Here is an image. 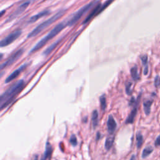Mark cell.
<instances>
[{
    "label": "cell",
    "mask_w": 160,
    "mask_h": 160,
    "mask_svg": "<svg viewBox=\"0 0 160 160\" xmlns=\"http://www.w3.org/2000/svg\"><path fill=\"white\" fill-rule=\"evenodd\" d=\"M131 75L134 81H137L139 80V75L138 72V68L135 66L131 69Z\"/></svg>",
    "instance_id": "d6986e66"
},
{
    "label": "cell",
    "mask_w": 160,
    "mask_h": 160,
    "mask_svg": "<svg viewBox=\"0 0 160 160\" xmlns=\"http://www.w3.org/2000/svg\"><path fill=\"white\" fill-rule=\"evenodd\" d=\"M148 73V66L144 67V75H147Z\"/></svg>",
    "instance_id": "83f0119b"
},
{
    "label": "cell",
    "mask_w": 160,
    "mask_h": 160,
    "mask_svg": "<svg viewBox=\"0 0 160 160\" xmlns=\"http://www.w3.org/2000/svg\"><path fill=\"white\" fill-rule=\"evenodd\" d=\"M153 148L151 146H147L143 150V153H142V158H146L147 156H148L150 155L151 154L153 151Z\"/></svg>",
    "instance_id": "ac0fdd59"
},
{
    "label": "cell",
    "mask_w": 160,
    "mask_h": 160,
    "mask_svg": "<svg viewBox=\"0 0 160 160\" xmlns=\"http://www.w3.org/2000/svg\"><path fill=\"white\" fill-rule=\"evenodd\" d=\"M113 2H114V0H107V1L104 4L101 5L100 9V13H101L102 11H103L107 7H108Z\"/></svg>",
    "instance_id": "7402d4cb"
},
{
    "label": "cell",
    "mask_w": 160,
    "mask_h": 160,
    "mask_svg": "<svg viewBox=\"0 0 160 160\" xmlns=\"http://www.w3.org/2000/svg\"><path fill=\"white\" fill-rule=\"evenodd\" d=\"M96 138H97V140H98L100 139V132H98Z\"/></svg>",
    "instance_id": "f1b7e54d"
},
{
    "label": "cell",
    "mask_w": 160,
    "mask_h": 160,
    "mask_svg": "<svg viewBox=\"0 0 160 160\" xmlns=\"http://www.w3.org/2000/svg\"><path fill=\"white\" fill-rule=\"evenodd\" d=\"M137 114V107H134V109L131 111V112L128 116L125 123L126 124H132L134 121V118L136 117V115Z\"/></svg>",
    "instance_id": "5bb4252c"
},
{
    "label": "cell",
    "mask_w": 160,
    "mask_h": 160,
    "mask_svg": "<svg viewBox=\"0 0 160 160\" xmlns=\"http://www.w3.org/2000/svg\"><path fill=\"white\" fill-rule=\"evenodd\" d=\"M66 13V9H61L59 11H58L57 13L50 17L47 20L43 21L41 24H40L39 25L37 26L36 28H34L28 34L27 38H31L33 37H34L38 35L39 33L42 32L44 30L47 28L48 27H50L51 24L54 23L55 21H56L58 20H59L61 17H62L65 13Z\"/></svg>",
    "instance_id": "3957f363"
},
{
    "label": "cell",
    "mask_w": 160,
    "mask_h": 160,
    "mask_svg": "<svg viewBox=\"0 0 160 160\" xmlns=\"http://www.w3.org/2000/svg\"><path fill=\"white\" fill-rule=\"evenodd\" d=\"M101 4L98 3L93 9V10L90 12L89 15L85 18V20L83 21V24H87L90 21H91L94 16H97L98 15L100 14V9L101 8Z\"/></svg>",
    "instance_id": "30bf717a"
},
{
    "label": "cell",
    "mask_w": 160,
    "mask_h": 160,
    "mask_svg": "<svg viewBox=\"0 0 160 160\" xmlns=\"http://www.w3.org/2000/svg\"><path fill=\"white\" fill-rule=\"evenodd\" d=\"M69 142L71 143V144L73 146H75L77 145L78 144V141H77V138L76 137V136L75 134H73L71 135V137L70 138V140Z\"/></svg>",
    "instance_id": "603a6c76"
},
{
    "label": "cell",
    "mask_w": 160,
    "mask_h": 160,
    "mask_svg": "<svg viewBox=\"0 0 160 160\" xmlns=\"http://www.w3.org/2000/svg\"><path fill=\"white\" fill-rule=\"evenodd\" d=\"M31 2H23L22 4H21L16 9L13 11L6 19L5 21V23H8L9 22H11L13 20H14L15 18H16L18 16H19L21 14H22L23 12L25 11L28 7L30 6Z\"/></svg>",
    "instance_id": "5b68a950"
},
{
    "label": "cell",
    "mask_w": 160,
    "mask_h": 160,
    "mask_svg": "<svg viewBox=\"0 0 160 160\" xmlns=\"http://www.w3.org/2000/svg\"><path fill=\"white\" fill-rule=\"evenodd\" d=\"M98 3H99L98 0H93V1H91L89 3L81 7L76 12H75L71 16V18L68 20V21L66 23V26L70 27L75 25L88 11H90L92 8H94Z\"/></svg>",
    "instance_id": "277c9868"
},
{
    "label": "cell",
    "mask_w": 160,
    "mask_h": 160,
    "mask_svg": "<svg viewBox=\"0 0 160 160\" xmlns=\"http://www.w3.org/2000/svg\"><path fill=\"white\" fill-rule=\"evenodd\" d=\"M52 153H53L52 146L50 143L47 142L46 144V150L44 151V155L43 158L41 159V160H47V159H49L50 158H51V156L52 155Z\"/></svg>",
    "instance_id": "7c38bea8"
},
{
    "label": "cell",
    "mask_w": 160,
    "mask_h": 160,
    "mask_svg": "<svg viewBox=\"0 0 160 160\" xmlns=\"http://www.w3.org/2000/svg\"><path fill=\"white\" fill-rule=\"evenodd\" d=\"M130 160H136V156H135L134 155H132V156H131V158H130Z\"/></svg>",
    "instance_id": "f546056e"
},
{
    "label": "cell",
    "mask_w": 160,
    "mask_h": 160,
    "mask_svg": "<svg viewBox=\"0 0 160 160\" xmlns=\"http://www.w3.org/2000/svg\"><path fill=\"white\" fill-rule=\"evenodd\" d=\"M28 65V64H24L22 66H21L20 67H19L18 69H16L15 71H14L9 76H8L6 78V79L5 80V83H10L11 81H12L13 80L16 78L20 75V74L27 68Z\"/></svg>",
    "instance_id": "ba28073f"
},
{
    "label": "cell",
    "mask_w": 160,
    "mask_h": 160,
    "mask_svg": "<svg viewBox=\"0 0 160 160\" xmlns=\"http://www.w3.org/2000/svg\"><path fill=\"white\" fill-rule=\"evenodd\" d=\"M153 103V100H146L143 103L144 111L146 115H149L151 112V106Z\"/></svg>",
    "instance_id": "9a60e30c"
},
{
    "label": "cell",
    "mask_w": 160,
    "mask_h": 160,
    "mask_svg": "<svg viewBox=\"0 0 160 160\" xmlns=\"http://www.w3.org/2000/svg\"><path fill=\"white\" fill-rule=\"evenodd\" d=\"M160 84V81H159V76H156L155 78V85L156 87H158L159 86Z\"/></svg>",
    "instance_id": "484cf974"
},
{
    "label": "cell",
    "mask_w": 160,
    "mask_h": 160,
    "mask_svg": "<svg viewBox=\"0 0 160 160\" xmlns=\"http://www.w3.org/2000/svg\"><path fill=\"white\" fill-rule=\"evenodd\" d=\"M131 85H132L131 83H128L126 85V93L128 94H131Z\"/></svg>",
    "instance_id": "d4e9b609"
},
{
    "label": "cell",
    "mask_w": 160,
    "mask_h": 160,
    "mask_svg": "<svg viewBox=\"0 0 160 160\" xmlns=\"http://www.w3.org/2000/svg\"><path fill=\"white\" fill-rule=\"evenodd\" d=\"M62 40V38L58 39V40H56L55 42H54L52 45H50L48 48H47L46 49V50L44 51V52L43 53V55L44 56H48L50 55L55 49L57 47V46L59 44V43L61 42V41Z\"/></svg>",
    "instance_id": "4fadbf2b"
},
{
    "label": "cell",
    "mask_w": 160,
    "mask_h": 160,
    "mask_svg": "<svg viewBox=\"0 0 160 160\" xmlns=\"http://www.w3.org/2000/svg\"><path fill=\"white\" fill-rule=\"evenodd\" d=\"M141 59L142 61V63L144 67L148 66V56L146 55H144L141 58Z\"/></svg>",
    "instance_id": "cb8c5ba5"
},
{
    "label": "cell",
    "mask_w": 160,
    "mask_h": 160,
    "mask_svg": "<svg viewBox=\"0 0 160 160\" xmlns=\"http://www.w3.org/2000/svg\"><path fill=\"white\" fill-rule=\"evenodd\" d=\"M23 53H24V49L23 48H21L18 51H16L15 53H13L10 57H9L5 63H3L1 65V69H3L4 68H7V67L11 66V65H13L23 55Z\"/></svg>",
    "instance_id": "52a82bcc"
},
{
    "label": "cell",
    "mask_w": 160,
    "mask_h": 160,
    "mask_svg": "<svg viewBox=\"0 0 160 160\" xmlns=\"http://www.w3.org/2000/svg\"><path fill=\"white\" fill-rule=\"evenodd\" d=\"M137 141L138 148H140L142 146V144H143V135L140 133H138L137 135Z\"/></svg>",
    "instance_id": "44dd1931"
},
{
    "label": "cell",
    "mask_w": 160,
    "mask_h": 160,
    "mask_svg": "<svg viewBox=\"0 0 160 160\" xmlns=\"http://www.w3.org/2000/svg\"><path fill=\"white\" fill-rule=\"evenodd\" d=\"M66 27H67L66 23H65V22H61L58 23L55 27H54L50 31V33H49L45 37H44L43 39H41L32 48V50L30 52V54L34 53L40 50V49H41L45 44H46L49 42V41H50L51 40L54 38L55 37L57 34H58Z\"/></svg>",
    "instance_id": "7a4b0ae2"
},
{
    "label": "cell",
    "mask_w": 160,
    "mask_h": 160,
    "mask_svg": "<svg viewBox=\"0 0 160 160\" xmlns=\"http://www.w3.org/2000/svg\"><path fill=\"white\" fill-rule=\"evenodd\" d=\"M34 160H37V158H36V159H34Z\"/></svg>",
    "instance_id": "1f68e13d"
},
{
    "label": "cell",
    "mask_w": 160,
    "mask_h": 160,
    "mask_svg": "<svg viewBox=\"0 0 160 160\" xmlns=\"http://www.w3.org/2000/svg\"><path fill=\"white\" fill-rule=\"evenodd\" d=\"M24 84L23 80H21L17 81L10 87L0 97V105L1 109H3L6 107L11 101L14 99V98L21 91Z\"/></svg>",
    "instance_id": "6da1fadb"
},
{
    "label": "cell",
    "mask_w": 160,
    "mask_h": 160,
    "mask_svg": "<svg viewBox=\"0 0 160 160\" xmlns=\"http://www.w3.org/2000/svg\"><path fill=\"white\" fill-rule=\"evenodd\" d=\"M100 105L101 108L102 110H105L106 108V98L105 94H103L100 98Z\"/></svg>",
    "instance_id": "ffe728a7"
},
{
    "label": "cell",
    "mask_w": 160,
    "mask_h": 160,
    "mask_svg": "<svg viewBox=\"0 0 160 160\" xmlns=\"http://www.w3.org/2000/svg\"><path fill=\"white\" fill-rule=\"evenodd\" d=\"M21 34L22 31L20 30L12 32L1 41L0 46H1V47H5L11 44V43H13L14 41H15L21 35Z\"/></svg>",
    "instance_id": "8992f818"
},
{
    "label": "cell",
    "mask_w": 160,
    "mask_h": 160,
    "mask_svg": "<svg viewBox=\"0 0 160 160\" xmlns=\"http://www.w3.org/2000/svg\"><path fill=\"white\" fill-rule=\"evenodd\" d=\"M155 144L156 146H160V135H159V136L157 137V138H156V140L155 141Z\"/></svg>",
    "instance_id": "4316f807"
},
{
    "label": "cell",
    "mask_w": 160,
    "mask_h": 160,
    "mask_svg": "<svg viewBox=\"0 0 160 160\" xmlns=\"http://www.w3.org/2000/svg\"><path fill=\"white\" fill-rule=\"evenodd\" d=\"M114 141H115V137L113 136V137H109L106 138V141H105V148L106 150L108 151L111 149V148L112 147V146L113 144Z\"/></svg>",
    "instance_id": "2e32d148"
},
{
    "label": "cell",
    "mask_w": 160,
    "mask_h": 160,
    "mask_svg": "<svg viewBox=\"0 0 160 160\" xmlns=\"http://www.w3.org/2000/svg\"><path fill=\"white\" fill-rule=\"evenodd\" d=\"M107 126L108 132L111 134H113L116 130L117 125L114 118L112 115H109L108 117V119L107 121Z\"/></svg>",
    "instance_id": "8fae6325"
},
{
    "label": "cell",
    "mask_w": 160,
    "mask_h": 160,
    "mask_svg": "<svg viewBox=\"0 0 160 160\" xmlns=\"http://www.w3.org/2000/svg\"><path fill=\"white\" fill-rule=\"evenodd\" d=\"M36 1H38V0H26V1H25V0H24V2H30L32 3V2H34Z\"/></svg>",
    "instance_id": "4dcf8cb0"
},
{
    "label": "cell",
    "mask_w": 160,
    "mask_h": 160,
    "mask_svg": "<svg viewBox=\"0 0 160 160\" xmlns=\"http://www.w3.org/2000/svg\"><path fill=\"white\" fill-rule=\"evenodd\" d=\"M98 112L97 110H94L92 113V124L93 128H96L98 125Z\"/></svg>",
    "instance_id": "e0dca14e"
},
{
    "label": "cell",
    "mask_w": 160,
    "mask_h": 160,
    "mask_svg": "<svg viewBox=\"0 0 160 160\" xmlns=\"http://www.w3.org/2000/svg\"><path fill=\"white\" fill-rule=\"evenodd\" d=\"M50 13H51V11L49 10V9H45V10H43L41 12H40V13H38V14H36L33 16H31L28 21V24H32V23H35L36 21H38L39 19L40 18H42L46 16H48L50 15Z\"/></svg>",
    "instance_id": "9c48e42d"
}]
</instances>
